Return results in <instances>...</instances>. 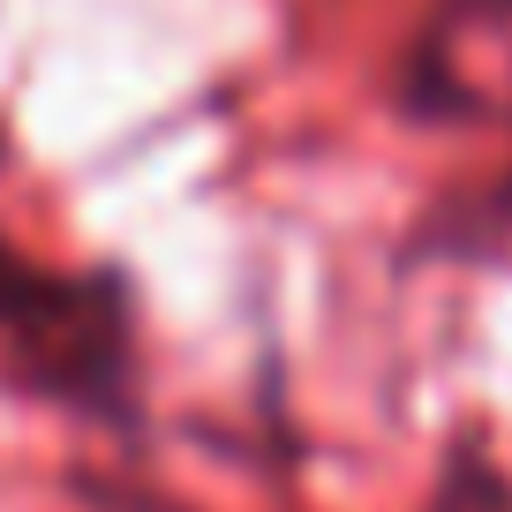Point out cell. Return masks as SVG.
Listing matches in <instances>:
<instances>
[{
  "label": "cell",
  "mask_w": 512,
  "mask_h": 512,
  "mask_svg": "<svg viewBox=\"0 0 512 512\" xmlns=\"http://www.w3.org/2000/svg\"><path fill=\"white\" fill-rule=\"evenodd\" d=\"M0 332L31 354L38 384L83 400H113L128 377V294L121 279H61L38 272L0 241Z\"/></svg>",
  "instance_id": "1"
},
{
  "label": "cell",
  "mask_w": 512,
  "mask_h": 512,
  "mask_svg": "<svg viewBox=\"0 0 512 512\" xmlns=\"http://www.w3.org/2000/svg\"><path fill=\"white\" fill-rule=\"evenodd\" d=\"M490 219H497V226H512V181H505V189L490 196Z\"/></svg>",
  "instance_id": "2"
}]
</instances>
